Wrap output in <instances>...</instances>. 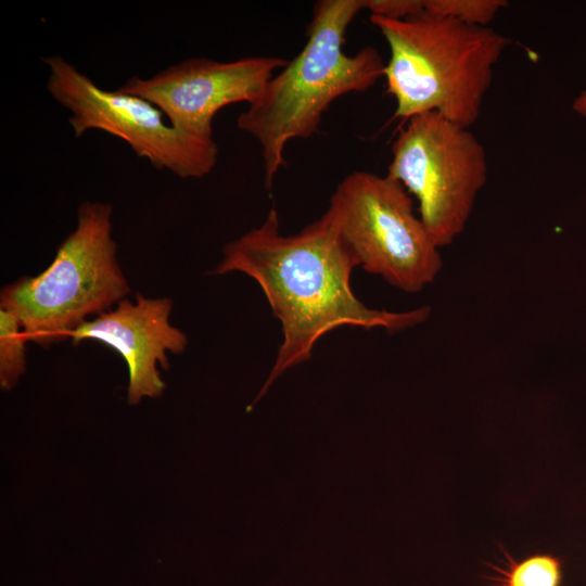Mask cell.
I'll return each instance as SVG.
<instances>
[{"label":"cell","instance_id":"cell-2","mask_svg":"<svg viewBox=\"0 0 586 586\" xmlns=\"http://www.w3.org/2000/svg\"><path fill=\"white\" fill-rule=\"evenodd\" d=\"M361 10H366V0L316 2L301 52L239 115L238 127L260 145L267 191L285 164L291 140L311 137L336 99L365 92L384 77L385 63L375 48L367 46L355 54L343 49L347 28Z\"/></svg>","mask_w":586,"mask_h":586},{"label":"cell","instance_id":"cell-6","mask_svg":"<svg viewBox=\"0 0 586 586\" xmlns=\"http://www.w3.org/2000/svg\"><path fill=\"white\" fill-rule=\"evenodd\" d=\"M487 174L481 141L467 127L429 112L406 120L386 175L417 199L419 217L441 249L464 231Z\"/></svg>","mask_w":586,"mask_h":586},{"label":"cell","instance_id":"cell-4","mask_svg":"<svg viewBox=\"0 0 586 586\" xmlns=\"http://www.w3.org/2000/svg\"><path fill=\"white\" fill-rule=\"evenodd\" d=\"M116 252L112 206L85 202L52 263L39 275L4 286L0 307L13 313L27 339L39 345L69 337L88 317L110 310L129 294Z\"/></svg>","mask_w":586,"mask_h":586},{"label":"cell","instance_id":"cell-8","mask_svg":"<svg viewBox=\"0 0 586 586\" xmlns=\"http://www.w3.org/2000/svg\"><path fill=\"white\" fill-rule=\"evenodd\" d=\"M286 63L264 55L230 62L191 58L149 78L133 76L119 89L153 103L182 132L213 138L217 113L233 103H254Z\"/></svg>","mask_w":586,"mask_h":586},{"label":"cell","instance_id":"cell-13","mask_svg":"<svg viewBox=\"0 0 586 586\" xmlns=\"http://www.w3.org/2000/svg\"><path fill=\"white\" fill-rule=\"evenodd\" d=\"M370 15L405 20L424 11V0H366Z\"/></svg>","mask_w":586,"mask_h":586},{"label":"cell","instance_id":"cell-12","mask_svg":"<svg viewBox=\"0 0 586 586\" xmlns=\"http://www.w3.org/2000/svg\"><path fill=\"white\" fill-rule=\"evenodd\" d=\"M508 2L505 0H424V11L473 26H488Z\"/></svg>","mask_w":586,"mask_h":586},{"label":"cell","instance_id":"cell-7","mask_svg":"<svg viewBox=\"0 0 586 586\" xmlns=\"http://www.w3.org/2000/svg\"><path fill=\"white\" fill-rule=\"evenodd\" d=\"M47 89L69 112L75 137L101 130L124 140L155 168L180 178H202L216 166L218 146L174 127L150 101L122 91L105 90L61 55L46 56Z\"/></svg>","mask_w":586,"mask_h":586},{"label":"cell","instance_id":"cell-11","mask_svg":"<svg viewBox=\"0 0 586 586\" xmlns=\"http://www.w3.org/2000/svg\"><path fill=\"white\" fill-rule=\"evenodd\" d=\"M26 340L17 317L0 307V384L3 390L13 388L25 371Z\"/></svg>","mask_w":586,"mask_h":586},{"label":"cell","instance_id":"cell-3","mask_svg":"<svg viewBox=\"0 0 586 586\" xmlns=\"http://www.w3.org/2000/svg\"><path fill=\"white\" fill-rule=\"evenodd\" d=\"M370 22L390 48L384 77L395 118L437 112L467 128L479 119L509 38L425 11L405 20L370 15Z\"/></svg>","mask_w":586,"mask_h":586},{"label":"cell","instance_id":"cell-10","mask_svg":"<svg viewBox=\"0 0 586 586\" xmlns=\"http://www.w3.org/2000/svg\"><path fill=\"white\" fill-rule=\"evenodd\" d=\"M505 566H493L495 576L488 586H561L563 570L559 557L535 553L514 560L506 553Z\"/></svg>","mask_w":586,"mask_h":586},{"label":"cell","instance_id":"cell-5","mask_svg":"<svg viewBox=\"0 0 586 586\" xmlns=\"http://www.w3.org/2000/svg\"><path fill=\"white\" fill-rule=\"evenodd\" d=\"M365 271L406 293L438 276L443 260L407 190L390 176L356 170L337 184L326 212Z\"/></svg>","mask_w":586,"mask_h":586},{"label":"cell","instance_id":"cell-1","mask_svg":"<svg viewBox=\"0 0 586 586\" xmlns=\"http://www.w3.org/2000/svg\"><path fill=\"white\" fill-rule=\"evenodd\" d=\"M214 275L239 271L254 279L281 323L283 341L273 366L250 410L286 370L311 358L316 343L348 326L395 333L424 322L430 307L388 311L367 307L354 294L351 276L356 256L324 213L292 235L279 232L272 207L263 224L222 250Z\"/></svg>","mask_w":586,"mask_h":586},{"label":"cell","instance_id":"cell-9","mask_svg":"<svg viewBox=\"0 0 586 586\" xmlns=\"http://www.w3.org/2000/svg\"><path fill=\"white\" fill-rule=\"evenodd\" d=\"M173 301L149 298L140 293L135 302L120 301L114 309L85 321L69 337L74 345L95 340L115 349L125 360L129 383L127 398L136 405L143 397H158L165 383L157 370L169 368L167 353L181 354L187 335L170 323Z\"/></svg>","mask_w":586,"mask_h":586},{"label":"cell","instance_id":"cell-14","mask_svg":"<svg viewBox=\"0 0 586 586\" xmlns=\"http://www.w3.org/2000/svg\"><path fill=\"white\" fill-rule=\"evenodd\" d=\"M572 109L578 115L586 117V89H584L573 101Z\"/></svg>","mask_w":586,"mask_h":586}]
</instances>
